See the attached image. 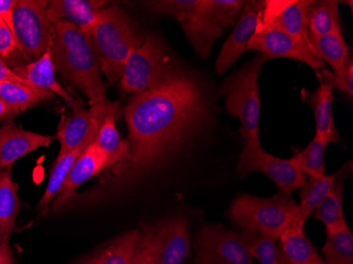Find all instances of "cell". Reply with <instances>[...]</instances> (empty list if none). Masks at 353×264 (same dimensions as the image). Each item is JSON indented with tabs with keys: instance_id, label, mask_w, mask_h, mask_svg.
I'll use <instances>...</instances> for the list:
<instances>
[{
	"instance_id": "cell-1",
	"label": "cell",
	"mask_w": 353,
	"mask_h": 264,
	"mask_svg": "<svg viewBox=\"0 0 353 264\" xmlns=\"http://www.w3.org/2000/svg\"><path fill=\"white\" fill-rule=\"evenodd\" d=\"M124 113L130 156L116 172L126 185L168 160L213 116L202 81L183 70L163 86L134 94Z\"/></svg>"
},
{
	"instance_id": "cell-2",
	"label": "cell",
	"mask_w": 353,
	"mask_h": 264,
	"mask_svg": "<svg viewBox=\"0 0 353 264\" xmlns=\"http://www.w3.org/2000/svg\"><path fill=\"white\" fill-rule=\"evenodd\" d=\"M146 7L162 15L172 16L202 59L212 52L214 43L231 27L241 13V0H168L146 1Z\"/></svg>"
},
{
	"instance_id": "cell-3",
	"label": "cell",
	"mask_w": 353,
	"mask_h": 264,
	"mask_svg": "<svg viewBox=\"0 0 353 264\" xmlns=\"http://www.w3.org/2000/svg\"><path fill=\"white\" fill-rule=\"evenodd\" d=\"M49 52L55 72L82 91L91 107L106 101L100 65L86 33L67 21H55Z\"/></svg>"
},
{
	"instance_id": "cell-4",
	"label": "cell",
	"mask_w": 353,
	"mask_h": 264,
	"mask_svg": "<svg viewBox=\"0 0 353 264\" xmlns=\"http://www.w3.org/2000/svg\"><path fill=\"white\" fill-rule=\"evenodd\" d=\"M87 35L98 59L101 73L109 84L120 81L127 59L146 39L140 26L118 6L105 7Z\"/></svg>"
},
{
	"instance_id": "cell-5",
	"label": "cell",
	"mask_w": 353,
	"mask_h": 264,
	"mask_svg": "<svg viewBox=\"0 0 353 264\" xmlns=\"http://www.w3.org/2000/svg\"><path fill=\"white\" fill-rule=\"evenodd\" d=\"M268 59L259 54L233 73L220 87L225 99V108L241 123L239 132L245 144L261 145L259 119L261 102L259 79Z\"/></svg>"
},
{
	"instance_id": "cell-6",
	"label": "cell",
	"mask_w": 353,
	"mask_h": 264,
	"mask_svg": "<svg viewBox=\"0 0 353 264\" xmlns=\"http://www.w3.org/2000/svg\"><path fill=\"white\" fill-rule=\"evenodd\" d=\"M172 61L163 41L154 34L130 53L120 79V90L125 94H138L168 84L181 72Z\"/></svg>"
},
{
	"instance_id": "cell-7",
	"label": "cell",
	"mask_w": 353,
	"mask_h": 264,
	"mask_svg": "<svg viewBox=\"0 0 353 264\" xmlns=\"http://www.w3.org/2000/svg\"><path fill=\"white\" fill-rule=\"evenodd\" d=\"M299 207L290 196L279 192L271 198L241 194L228 212V217L243 230L257 232L279 239L299 214Z\"/></svg>"
},
{
	"instance_id": "cell-8",
	"label": "cell",
	"mask_w": 353,
	"mask_h": 264,
	"mask_svg": "<svg viewBox=\"0 0 353 264\" xmlns=\"http://www.w3.org/2000/svg\"><path fill=\"white\" fill-rule=\"evenodd\" d=\"M47 0H17L13 10V28L28 63L50 50L53 23L49 21Z\"/></svg>"
},
{
	"instance_id": "cell-9",
	"label": "cell",
	"mask_w": 353,
	"mask_h": 264,
	"mask_svg": "<svg viewBox=\"0 0 353 264\" xmlns=\"http://www.w3.org/2000/svg\"><path fill=\"white\" fill-rule=\"evenodd\" d=\"M140 237L150 246L154 264H183L190 253V236L183 216H172L146 225Z\"/></svg>"
},
{
	"instance_id": "cell-10",
	"label": "cell",
	"mask_w": 353,
	"mask_h": 264,
	"mask_svg": "<svg viewBox=\"0 0 353 264\" xmlns=\"http://www.w3.org/2000/svg\"><path fill=\"white\" fill-rule=\"evenodd\" d=\"M238 174L249 176L261 172L269 176L283 194L291 196L306 183L307 176L299 172L289 159H281L268 154L261 145L247 144L238 161Z\"/></svg>"
},
{
	"instance_id": "cell-11",
	"label": "cell",
	"mask_w": 353,
	"mask_h": 264,
	"mask_svg": "<svg viewBox=\"0 0 353 264\" xmlns=\"http://www.w3.org/2000/svg\"><path fill=\"white\" fill-rule=\"evenodd\" d=\"M200 264H254L241 234L221 225H206L196 237Z\"/></svg>"
},
{
	"instance_id": "cell-12",
	"label": "cell",
	"mask_w": 353,
	"mask_h": 264,
	"mask_svg": "<svg viewBox=\"0 0 353 264\" xmlns=\"http://www.w3.org/2000/svg\"><path fill=\"white\" fill-rule=\"evenodd\" d=\"M254 50L269 59L276 57L296 59L308 65L315 72L324 68L325 63L305 43L281 29L257 23L255 33L248 43L247 51Z\"/></svg>"
},
{
	"instance_id": "cell-13",
	"label": "cell",
	"mask_w": 353,
	"mask_h": 264,
	"mask_svg": "<svg viewBox=\"0 0 353 264\" xmlns=\"http://www.w3.org/2000/svg\"><path fill=\"white\" fill-rule=\"evenodd\" d=\"M313 3L312 0L263 1L259 23L281 29L313 50L308 29L309 12Z\"/></svg>"
},
{
	"instance_id": "cell-14",
	"label": "cell",
	"mask_w": 353,
	"mask_h": 264,
	"mask_svg": "<svg viewBox=\"0 0 353 264\" xmlns=\"http://www.w3.org/2000/svg\"><path fill=\"white\" fill-rule=\"evenodd\" d=\"M263 8V1H245L235 30L224 43L216 61V71L218 74H224V72L247 51L248 43L255 33Z\"/></svg>"
},
{
	"instance_id": "cell-15",
	"label": "cell",
	"mask_w": 353,
	"mask_h": 264,
	"mask_svg": "<svg viewBox=\"0 0 353 264\" xmlns=\"http://www.w3.org/2000/svg\"><path fill=\"white\" fill-rule=\"evenodd\" d=\"M109 167L110 165L106 154L94 143H91L83 150L73 164L63 190L59 194V198L55 200L53 208L59 210V208L63 207L74 194L75 190Z\"/></svg>"
},
{
	"instance_id": "cell-16",
	"label": "cell",
	"mask_w": 353,
	"mask_h": 264,
	"mask_svg": "<svg viewBox=\"0 0 353 264\" xmlns=\"http://www.w3.org/2000/svg\"><path fill=\"white\" fill-rule=\"evenodd\" d=\"M53 136L23 130L12 123L0 127V168L12 167L14 162L52 143Z\"/></svg>"
},
{
	"instance_id": "cell-17",
	"label": "cell",
	"mask_w": 353,
	"mask_h": 264,
	"mask_svg": "<svg viewBox=\"0 0 353 264\" xmlns=\"http://www.w3.org/2000/svg\"><path fill=\"white\" fill-rule=\"evenodd\" d=\"M107 3L101 0H52L48 5V17L52 23L67 21L88 34Z\"/></svg>"
},
{
	"instance_id": "cell-18",
	"label": "cell",
	"mask_w": 353,
	"mask_h": 264,
	"mask_svg": "<svg viewBox=\"0 0 353 264\" xmlns=\"http://www.w3.org/2000/svg\"><path fill=\"white\" fill-rule=\"evenodd\" d=\"M12 70L17 77L28 81L31 86L45 89V90L50 91L53 94L61 97L63 101H66L72 111L84 107L82 103L79 100H75L66 89L59 85L57 77H55L54 65H53L49 51L37 61L26 63L21 67L12 69Z\"/></svg>"
},
{
	"instance_id": "cell-19",
	"label": "cell",
	"mask_w": 353,
	"mask_h": 264,
	"mask_svg": "<svg viewBox=\"0 0 353 264\" xmlns=\"http://www.w3.org/2000/svg\"><path fill=\"white\" fill-rule=\"evenodd\" d=\"M305 225L293 220L279 238V249L288 264H325L303 232Z\"/></svg>"
},
{
	"instance_id": "cell-20",
	"label": "cell",
	"mask_w": 353,
	"mask_h": 264,
	"mask_svg": "<svg viewBox=\"0 0 353 264\" xmlns=\"http://www.w3.org/2000/svg\"><path fill=\"white\" fill-rule=\"evenodd\" d=\"M309 37L313 50L319 59L330 65L332 73L335 75L344 74L352 57L349 54V48L342 31L333 32L323 37Z\"/></svg>"
},
{
	"instance_id": "cell-21",
	"label": "cell",
	"mask_w": 353,
	"mask_h": 264,
	"mask_svg": "<svg viewBox=\"0 0 353 264\" xmlns=\"http://www.w3.org/2000/svg\"><path fill=\"white\" fill-rule=\"evenodd\" d=\"M333 89L327 83H321L319 89L311 95L309 100L316 123L315 134L321 136L328 144L339 142L341 139L333 120Z\"/></svg>"
},
{
	"instance_id": "cell-22",
	"label": "cell",
	"mask_w": 353,
	"mask_h": 264,
	"mask_svg": "<svg viewBox=\"0 0 353 264\" xmlns=\"http://www.w3.org/2000/svg\"><path fill=\"white\" fill-rule=\"evenodd\" d=\"M120 115L121 113L108 115L103 121L93 141V143L106 154L110 167H118L120 165L124 164L130 156L128 141L121 138L116 126L117 120L120 118Z\"/></svg>"
},
{
	"instance_id": "cell-23",
	"label": "cell",
	"mask_w": 353,
	"mask_h": 264,
	"mask_svg": "<svg viewBox=\"0 0 353 264\" xmlns=\"http://www.w3.org/2000/svg\"><path fill=\"white\" fill-rule=\"evenodd\" d=\"M12 167L0 168V244L9 243L19 210V198L12 180Z\"/></svg>"
},
{
	"instance_id": "cell-24",
	"label": "cell",
	"mask_w": 353,
	"mask_h": 264,
	"mask_svg": "<svg viewBox=\"0 0 353 264\" xmlns=\"http://www.w3.org/2000/svg\"><path fill=\"white\" fill-rule=\"evenodd\" d=\"M0 99L19 115L43 101L53 99V93L17 81H0Z\"/></svg>"
},
{
	"instance_id": "cell-25",
	"label": "cell",
	"mask_w": 353,
	"mask_h": 264,
	"mask_svg": "<svg viewBox=\"0 0 353 264\" xmlns=\"http://www.w3.org/2000/svg\"><path fill=\"white\" fill-rule=\"evenodd\" d=\"M342 170L332 174H325L319 178L307 179L306 183L299 188V214L294 221L305 225L307 220L312 216L317 206L324 200L325 196L330 192L336 179L340 176Z\"/></svg>"
},
{
	"instance_id": "cell-26",
	"label": "cell",
	"mask_w": 353,
	"mask_h": 264,
	"mask_svg": "<svg viewBox=\"0 0 353 264\" xmlns=\"http://www.w3.org/2000/svg\"><path fill=\"white\" fill-rule=\"evenodd\" d=\"M325 264H353V235L346 220L326 227Z\"/></svg>"
},
{
	"instance_id": "cell-27",
	"label": "cell",
	"mask_w": 353,
	"mask_h": 264,
	"mask_svg": "<svg viewBox=\"0 0 353 264\" xmlns=\"http://www.w3.org/2000/svg\"><path fill=\"white\" fill-rule=\"evenodd\" d=\"M90 144L83 145L72 152L57 156L52 168H51L50 176H49V182H48L45 194L41 196L39 203V210L41 214H43L46 208L55 199V196L61 194L73 164L79 158V154H82L83 150Z\"/></svg>"
},
{
	"instance_id": "cell-28",
	"label": "cell",
	"mask_w": 353,
	"mask_h": 264,
	"mask_svg": "<svg viewBox=\"0 0 353 264\" xmlns=\"http://www.w3.org/2000/svg\"><path fill=\"white\" fill-rule=\"evenodd\" d=\"M308 29L309 35L313 37H323L333 32L342 31L339 1H314L309 12Z\"/></svg>"
},
{
	"instance_id": "cell-29",
	"label": "cell",
	"mask_w": 353,
	"mask_h": 264,
	"mask_svg": "<svg viewBox=\"0 0 353 264\" xmlns=\"http://www.w3.org/2000/svg\"><path fill=\"white\" fill-rule=\"evenodd\" d=\"M328 145L326 141L315 134L312 142L305 147V150L294 154L289 160L299 172H303L309 178H319L325 176L326 174L325 152Z\"/></svg>"
},
{
	"instance_id": "cell-30",
	"label": "cell",
	"mask_w": 353,
	"mask_h": 264,
	"mask_svg": "<svg viewBox=\"0 0 353 264\" xmlns=\"http://www.w3.org/2000/svg\"><path fill=\"white\" fill-rule=\"evenodd\" d=\"M240 234L250 256L261 264H288L281 255L276 238L250 230H243Z\"/></svg>"
},
{
	"instance_id": "cell-31",
	"label": "cell",
	"mask_w": 353,
	"mask_h": 264,
	"mask_svg": "<svg viewBox=\"0 0 353 264\" xmlns=\"http://www.w3.org/2000/svg\"><path fill=\"white\" fill-rule=\"evenodd\" d=\"M345 167H346V165L342 168V172L335 181L330 192L325 196L324 200L321 202L312 214V217L324 223L326 227L345 221L344 212H343L345 180L343 172H344Z\"/></svg>"
},
{
	"instance_id": "cell-32",
	"label": "cell",
	"mask_w": 353,
	"mask_h": 264,
	"mask_svg": "<svg viewBox=\"0 0 353 264\" xmlns=\"http://www.w3.org/2000/svg\"><path fill=\"white\" fill-rule=\"evenodd\" d=\"M140 232L132 230L114 240L100 255L92 258L93 264H130L138 249Z\"/></svg>"
},
{
	"instance_id": "cell-33",
	"label": "cell",
	"mask_w": 353,
	"mask_h": 264,
	"mask_svg": "<svg viewBox=\"0 0 353 264\" xmlns=\"http://www.w3.org/2000/svg\"><path fill=\"white\" fill-rule=\"evenodd\" d=\"M0 59L7 63L11 69L26 65L25 61H27L14 32L1 19H0Z\"/></svg>"
},
{
	"instance_id": "cell-34",
	"label": "cell",
	"mask_w": 353,
	"mask_h": 264,
	"mask_svg": "<svg viewBox=\"0 0 353 264\" xmlns=\"http://www.w3.org/2000/svg\"><path fill=\"white\" fill-rule=\"evenodd\" d=\"M321 83H327L332 89L343 91L352 99L353 95V61L349 63L346 72L343 75H335L327 69L323 68L316 73Z\"/></svg>"
},
{
	"instance_id": "cell-35",
	"label": "cell",
	"mask_w": 353,
	"mask_h": 264,
	"mask_svg": "<svg viewBox=\"0 0 353 264\" xmlns=\"http://www.w3.org/2000/svg\"><path fill=\"white\" fill-rule=\"evenodd\" d=\"M130 264H154V256H152L150 246L143 241L141 237L138 249H137L136 254Z\"/></svg>"
},
{
	"instance_id": "cell-36",
	"label": "cell",
	"mask_w": 353,
	"mask_h": 264,
	"mask_svg": "<svg viewBox=\"0 0 353 264\" xmlns=\"http://www.w3.org/2000/svg\"><path fill=\"white\" fill-rule=\"evenodd\" d=\"M17 0H0V19L14 32L13 10Z\"/></svg>"
},
{
	"instance_id": "cell-37",
	"label": "cell",
	"mask_w": 353,
	"mask_h": 264,
	"mask_svg": "<svg viewBox=\"0 0 353 264\" xmlns=\"http://www.w3.org/2000/svg\"><path fill=\"white\" fill-rule=\"evenodd\" d=\"M0 81H17V83H21V84H25L28 85V86H31V85H30L28 81H23V79L17 77V75L14 73V71L10 68L9 65H8L7 63H3L1 59H0Z\"/></svg>"
},
{
	"instance_id": "cell-38",
	"label": "cell",
	"mask_w": 353,
	"mask_h": 264,
	"mask_svg": "<svg viewBox=\"0 0 353 264\" xmlns=\"http://www.w3.org/2000/svg\"><path fill=\"white\" fill-rule=\"evenodd\" d=\"M0 264H14L9 243L0 244Z\"/></svg>"
},
{
	"instance_id": "cell-39",
	"label": "cell",
	"mask_w": 353,
	"mask_h": 264,
	"mask_svg": "<svg viewBox=\"0 0 353 264\" xmlns=\"http://www.w3.org/2000/svg\"><path fill=\"white\" fill-rule=\"evenodd\" d=\"M16 112L13 109L10 108L1 99H0V123L6 122V121H11L15 118Z\"/></svg>"
},
{
	"instance_id": "cell-40",
	"label": "cell",
	"mask_w": 353,
	"mask_h": 264,
	"mask_svg": "<svg viewBox=\"0 0 353 264\" xmlns=\"http://www.w3.org/2000/svg\"><path fill=\"white\" fill-rule=\"evenodd\" d=\"M84 264H93L92 259L89 260V261H87L86 263Z\"/></svg>"
}]
</instances>
